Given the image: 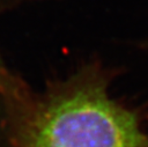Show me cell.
Segmentation results:
<instances>
[{
  "label": "cell",
  "mask_w": 148,
  "mask_h": 147,
  "mask_svg": "<svg viewBox=\"0 0 148 147\" xmlns=\"http://www.w3.org/2000/svg\"><path fill=\"white\" fill-rule=\"evenodd\" d=\"M118 74L89 60L35 88L5 65L0 97L7 147H148V106L111 94Z\"/></svg>",
  "instance_id": "cell-1"
},
{
  "label": "cell",
  "mask_w": 148,
  "mask_h": 147,
  "mask_svg": "<svg viewBox=\"0 0 148 147\" xmlns=\"http://www.w3.org/2000/svg\"><path fill=\"white\" fill-rule=\"evenodd\" d=\"M5 66V64L0 59V71ZM0 147H7V138H6V126H5V117H3V109L2 102L0 97Z\"/></svg>",
  "instance_id": "cell-2"
},
{
  "label": "cell",
  "mask_w": 148,
  "mask_h": 147,
  "mask_svg": "<svg viewBox=\"0 0 148 147\" xmlns=\"http://www.w3.org/2000/svg\"><path fill=\"white\" fill-rule=\"evenodd\" d=\"M30 1H38V0H0V10L9 8L14 5H20L23 2H30Z\"/></svg>",
  "instance_id": "cell-3"
},
{
  "label": "cell",
  "mask_w": 148,
  "mask_h": 147,
  "mask_svg": "<svg viewBox=\"0 0 148 147\" xmlns=\"http://www.w3.org/2000/svg\"><path fill=\"white\" fill-rule=\"evenodd\" d=\"M145 49H147V50H148V42L145 44Z\"/></svg>",
  "instance_id": "cell-4"
}]
</instances>
